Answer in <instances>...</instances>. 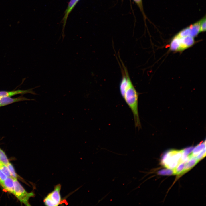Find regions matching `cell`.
<instances>
[{"instance_id": "e0dca14e", "label": "cell", "mask_w": 206, "mask_h": 206, "mask_svg": "<svg viewBox=\"0 0 206 206\" xmlns=\"http://www.w3.org/2000/svg\"><path fill=\"white\" fill-rule=\"evenodd\" d=\"M0 169L7 176V177H11L7 165L2 163L0 166Z\"/></svg>"}, {"instance_id": "ac0fdd59", "label": "cell", "mask_w": 206, "mask_h": 206, "mask_svg": "<svg viewBox=\"0 0 206 206\" xmlns=\"http://www.w3.org/2000/svg\"><path fill=\"white\" fill-rule=\"evenodd\" d=\"M9 170L11 177L13 179H17L18 175L15 172L14 169L12 165L9 162L7 165Z\"/></svg>"}, {"instance_id": "cb8c5ba5", "label": "cell", "mask_w": 206, "mask_h": 206, "mask_svg": "<svg viewBox=\"0 0 206 206\" xmlns=\"http://www.w3.org/2000/svg\"><path fill=\"white\" fill-rule=\"evenodd\" d=\"M0 162H1L0 161Z\"/></svg>"}, {"instance_id": "277c9868", "label": "cell", "mask_w": 206, "mask_h": 206, "mask_svg": "<svg viewBox=\"0 0 206 206\" xmlns=\"http://www.w3.org/2000/svg\"><path fill=\"white\" fill-rule=\"evenodd\" d=\"M14 187L13 194L19 200L26 206H30L29 202V198L33 197L35 194L33 192H27L17 181V179H14Z\"/></svg>"}, {"instance_id": "4fadbf2b", "label": "cell", "mask_w": 206, "mask_h": 206, "mask_svg": "<svg viewBox=\"0 0 206 206\" xmlns=\"http://www.w3.org/2000/svg\"><path fill=\"white\" fill-rule=\"evenodd\" d=\"M205 141L201 142L194 148L192 154H191L192 157H195L205 148Z\"/></svg>"}, {"instance_id": "5b68a950", "label": "cell", "mask_w": 206, "mask_h": 206, "mask_svg": "<svg viewBox=\"0 0 206 206\" xmlns=\"http://www.w3.org/2000/svg\"><path fill=\"white\" fill-rule=\"evenodd\" d=\"M178 37L179 39V51H182L192 46L194 43L195 41L194 37L191 36H186L182 37Z\"/></svg>"}, {"instance_id": "44dd1931", "label": "cell", "mask_w": 206, "mask_h": 206, "mask_svg": "<svg viewBox=\"0 0 206 206\" xmlns=\"http://www.w3.org/2000/svg\"><path fill=\"white\" fill-rule=\"evenodd\" d=\"M136 3L138 7H139L140 10L142 11V14L145 18H146V16L144 13L143 7L142 3V0H133Z\"/></svg>"}, {"instance_id": "6da1fadb", "label": "cell", "mask_w": 206, "mask_h": 206, "mask_svg": "<svg viewBox=\"0 0 206 206\" xmlns=\"http://www.w3.org/2000/svg\"><path fill=\"white\" fill-rule=\"evenodd\" d=\"M138 94L132 83L126 90L123 98L132 113L135 127L139 129L141 125L138 112Z\"/></svg>"}, {"instance_id": "7a4b0ae2", "label": "cell", "mask_w": 206, "mask_h": 206, "mask_svg": "<svg viewBox=\"0 0 206 206\" xmlns=\"http://www.w3.org/2000/svg\"><path fill=\"white\" fill-rule=\"evenodd\" d=\"M182 150H172L163 155L161 161L162 165L168 169H174L181 163Z\"/></svg>"}, {"instance_id": "2e32d148", "label": "cell", "mask_w": 206, "mask_h": 206, "mask_svg": "<svg viewBox=\"0 0 206 206\" xmlns=\"http://www.w3.org/2000/svg\"><path fill=\"white\" fill-rule=\"evenodd\" d=\"M0 161L3 164L7 165L9 161L5 153L0 149Z\"/></svg>"}, {"instance_id": "30bf717a", "label": "cell", "mask_w": 206, "mask_h": 206, "mask_svg": "<svg viewBox=\"0 0 206 206\" xmlns=\"http://www.w3.org/2000/svg\"><path fill=\"white\" fill-rule=\"evenodd\" d=\"M189 27L190 30V36L193 37L197 36L200 32L199 21L191 25Z\"/></svg>"}, {"instance_id": "5bb4252c", "label": "cell", "mask_w": 206, "mask_h": 206, "mask_svg": "<svg viewBox=\"0 0 206 206\" xmlns=\"http://www.w3.org/2000/svg\"><path fill=\"white\" fill-rule=\"evenodd\" d=\"M185 163L183 162L180 163L173 169L175 174L179 175L183 174Z\"/></svg>"}, {"instance_id": "8992f818", "label": "cell", "mask_w": 206, "mask_h": 206, "mask_svg": "<svg viewBox=\"0 0 206 206\" xmlns=\"http://www.w3.org/2000/svg\"><path fill=\"white\" fill-rule=\"evenodd\" d=\"M34 88H35L23 90H18L12 91H0V98L5 97H11L20 94L31 93L36 95L37 94L33 91V89Z\"/></svg>"}, {"instance_id": "ba28073f", "label": "cell", "mask_w": 206, "mask_h": 206, "mask_svg": "<svg viewBox=\"0 0 206 206\" xmlns=\"http://www.w3.org/2000/svg\"><path fill=\"white\" fill-rule=\"evenodd\" d=\"M0 184L5 190L13 194L14 181L12 177H7Z\"/></svg>"}, {"instance_id": "9a60e30c", "label": "cell", "mask_w": 206, "mask_h": 206, "mask_svg": "<svg viewBox=\"0 0 206 206\" xmlns=\"http://www.w3.org/2000/svg\"><path fill=\"white\" fill-rule=\"evenodd\" d=\"M158 174L163 175H174L173 170L170 169H163L158 171Z\"/></svg>"}, {"instance_id": "9c48e42d", "label": "cell", "mask_w": 206, "mask_h": 206, "mask_svg": "<svg viewBox=\"0 0 206 206\" xmlns=\"http://www.w3.org/2000/svg\"><path fill=\"white\" fill-rule=\"evenodd\" d=\"M199 161L195 157H191L185 164L183 173L191 169L194 167Z\"/></svg>"}, {"instance_id": "7402d4cb", "label": "cell", "mask_w": 206, "mask_h": 206, "mask_svg": "<svg viewBox=\"0 0 206 206\" xmlns=\"http://www.w3.org/2000/svg\"><path fill=\"white\" fill-rule=\"evenodd\" d=\"M7 176L0 169V184L7 178Z\"/></svg>"}, {"instance_id": "ffe728a7", "label": "cell", "mask_w": 206, "mask_h": 206, "mask_svg": "<svg viewBox=\"0 0 206 206\" xmlns=\"http://www.w3.org/2000/svg\"><path fill=\"white\" fill-rule=\"evenodd\" d=\"M206 155V148H205L199 154L195 157L197 160L199 161L204 158Z\"/></svg>"}, {"instance_id": "8fae6325", "label": "cell", "mask_w": 206, "mask_h": 206, "mask_svg": "<svg viewBox=\"0 0 206 206\" xmlns=\"http://www.w3.org/2000/svg\"><path fill=\"white\" fill-rule=\"evenodd\" d=\"M79 0H70L69 3L68 7L65 12V14L63 18L64 29L66 22L69 13L71 12L72 9Z\"/></svg>"}, {"instance_id": "52a82bcc", "label": "cell", "mask_w": 206, "mask_h": 206, "mask_svg": "<svg viewBox=\"0 0 206 206\" xmlns=\"http://www.w3.org/2000/svg\"><path fill=\"white\" fill-rule=\"evenodd\" d=\"M30 100H34V99H30L23 97H19L15 98H11V97H3L0 98V107L18 102Z\"/></svg>"}, {"instance_id": "d6986e66", "label": "cell", "mask_w": 206, "mask_h": 206, "mask_svg": "<svg viewBox=\"0 0 206 206\" xmlns=\"http://www.w3.org/2000/svg\"><path fill=\"white\" fill-rule=\"evenodd\" d=\"M200 31L202 32L206 31V18L205 16L199 21Z\"/></svg>"}, {"instance_id": "603a6c76", "label": "cell", "mask_w": 206, "mask_h": 206, "mask_svg": "<svg viewBox=\"0 0 206 206\" xmlns=\"http://www.w3.org/2000/svg\"><path fill=\"white\" fill-rule=\"evenodd\" d=\"M2 163H1V162H0V166Z\"/></svg>"}, {"instance_id": "3957f363", "label": "cell", "mask_w": 206, "mask_h": 206, "mask_svg": "<svg viewBox=\"0 0 206 206\" xmlns=\"http://www.w3.org/2000/svg\"><path fill=\"white\" fill-rule=\"evenodd\" d=\"M61 185L59 184L56 185L53 191L49 193L44 198L43 203L45 205L57 206L65 203L63 201L60 193Z\"/></svg>"}, {"instance_id": "7c38bea8", "label": "cell", "mask_w": 206, "mask_h": 206, "mask_svg": "<svg viewBox=\"0 0 206 206\" xmlns=\"http://www.w3.org/2000/svg\"><path fill=\"white\" fill-rule=\"evenodd\" d=\"M170 49L173 51H179V37L176 35L172 40L170 45Z\"/></svg>"}]
</instances>
